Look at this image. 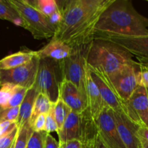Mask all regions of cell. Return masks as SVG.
I'll return each instance as SVG.
<instances>
[{"instance_id": "1", "label": "cell", "mask_w": 148, "mask_h": 148, "mask_svg": "<svg viewBox=\"0 0 148 148\" xmlns=\"http://www.w3.org/2000/svg\"><path fill=\"white\" fill-rule=\"evenodd\" d=\"M113 0H67L57 1L62 20L55 36L72 49L87 47L95 38V27Z\"/></svg>"}, {"instance_id": "2", "label": "cell", "mask_w": 148, "mask_h": 148, "mask_svg": "<svg viewBox=\"0 0 148 148\" xmlns=\"http://www.w3.org/2000/svg\"><path fill=\"white\" fill-rule=\"evenodd\" d=\"M146 35L148 18L139 13L130 0H113L97 23L95 38Z\"/></svg>"}, {"instance_id": "3", "label": "cell", "mask_w": 148, "mask_h": 148, "mask_svg": "<svg viewBox=\"0 0 148 148\" xmlns=\"http://www.w3.org/2000/svg\"><path fill=\"white\" fill-rule=\"evenodd\" d=\"M85 59L90 68L108 75L135 62L133 56L121 46L105 39L95 38L87 46Z\"/></svg>"}, {"instance_id": "4", "label": "cell", "mask_w": 148, "mask_h": 148, "mask_svg": "<svg viewBox=\"0 0 148 148\" xmlns=\"http://www.w3.org/2000/svg\"><path fill=\"white\" fill-rule=\"evenodd\" d=\"M23 20V27L28 30L37 40L53 38L56 28L52 25L48 17L32 7L27 0H8Z\"/></svg>"}, {"instance_id": "5", "label": "cell", "mask_w": 148, "mask_h": 148, "mask_svg": "<svg viewBox=\"0 0 148 148\" xmlns=\"http://www.w3.org/2000/svg\"><path fill=\"white\" fill-rule=\"evenodd\" d=\"M59 62L49 59L40 58L36 75L34 87L39 93L46 95L52 103L59 98V83L57 79V69Z\"/></svg>"}, {"instance_id": "6", "label": "cell", "mask_w": 148, "mask_h": 148, "mask_svg": "<svg viewBox=\"0 0 148 148\" xmlns=\"http://www.w3.org/2000/svg\"><path fill=\"white\" fill-rule=\"evenodd\" d=\"M86 49L87 47L73 49V52L69 57L59 62L62 80L66 79L73 83L85 98Z\"/></svg>"}, {"instance_id": "7", "label": "cell", "mask_w": 148, "mask_h": 148, "mask_svg": "<svg viewBox=\"0 0 148 148\" xmlns=\"http://www.w3.org/2000/svg\"><path fill=\"white\" fill-rule=\"evenodd\" d=\"M140 64L134 63L124 65L116 72L108 75L116 90L121 99L127 103L138 85V71Z\"/></svg>"}, {"instance_id": "8", "label": "cell", "mask_w": 148, "mask_h": 148, "mask_svg": "<svg viewBox=\"0 0 148 148\" xmlns=\"http://www.w3.org/2000/svg\"><path fill=\"white\" fill-rule=\"evenodd\" d=\"M40 58L36 56L30 62L14 69H0V86L4 84H12L30 89L36 81Z\"/></svg>"}, {"instance_id": "9", "label": "cell", "mask_w": 148, "mask_h": 148, "mask_svg": "<svg viewBox=\"0 0 148 148\" xmlns=\"http://www.w3.org/2000/svg\"><path fill=\"white\" fill-rule=\"evenodd\" d=\"M98 135L108 148H126L117 128L114 111L106 106L95 120Z\"/></svg>"}, {"instance_id": "10", "label": "cell", "mask_w": 148, "mask_h": 148, "mask_svg": "<svg viewBox=\"0 0 148 148\" xmlns=\"http://www.w3.org/2000/svg\"><path fill=\"white\" fill-rule=\"evenodd\" d=\"M88 68L90 70L92 79L99 89L106 106L114 110V112L124 113L127 115L126 103L119 95L108 75L96 69H91L89 66Z\"/></svg>"}, {"instance_id": "11", "label": "cell", "mask_w": 148, "mask_h": 148, "mask_svg": "<svg viewBox=\"0 0 148 148\" xmlns=\"http://www.w3.org/2000/svg\"><path fill=\"white\" fill-rule=\"evenodd\" d=\"M98 38L110 40L128 51L135 56L138 63L148 68V35L140 36H99Z\"/></svg>"}, {"instance_id": "12", "label": "cell", "mask_w": 148, "mask_h": 148, "mask_svg": "<svg viewBox=\"0 0 148 148\" xmlns=\"http://www.w3.org/2000/svg\"><path fill=\"white\" fill-rule=\"evenodd\" d=\"M127 116L140 127L148 128V93L147 88L139 86L127 103Z\"/></svg>"}, {"instance_id": "13", "label": "cell", "mask_w": 148, "mask_h": 148, "mask_svg": "<svg viewBox=\"0 0 148 148\" xmlns=\"http://www.w3.org/2000/svg\"><path fill=\"white\" fill-rule=\"evenodd\" d=\"M114 117L120 137L126 148H142L141 140L138 135L140 126L124 113L114 112Z\"/></svg>"}, {"instance_id": "14", "label": "cell", "mask_w": 148, "mask_h": 148, "mask_svg": "<svg viewBox=\"0 0 148 148\" xmlns=\"http://www.w3.org/2000/svg\"><path fill=\"white\" fill-rule=\"evenodd\" d=\"M59 98L72 109V112L82 114L88 108L87 98L73 83L66 79H62L59 83Z\"/></svg>"}, {"instance_id": "15", "label": "cell", "mask_w": 148, "mask_h": 148, "mask_svg": "<svg viewBox=\"0 0 148 148\" xmlns=\"http://www.w3.org/2000/svg\"><path fill=\"white\" fill-rule=\"evenodd\" d=\"M85 92L88 109L89 110L92 118L96 120L100 113L106 106L103 100L96 83L92 79L90 70L87 65V62L85 71Z\"/></svg>"}, {"instance_id": "16", "label": "cell", "mask_w": 148, "mask_h": 148, "mask_svg": "<svg viewBox=\"0 0 148 148\" xmlns=\"http://www.w3.org/2000/svg\"><path fill=\"white\" fill-rule=\"evenodd\" d=\"M39 58H49L56 62H60L69 57L73 52V49L64 42L51 38L44 47L36 51Z\"/></svg>"}, {"instance_id": "17", "label": "cell", "mask_w": 148, "mask_h": 148, "mask_svg": "<svg viewBox=\"0 0 148 148\" xmlns=\"http://www.w3.org/2000/svg\"><path fill=\"white\" fill-rule=\"evenodd\" d=\"M98 128L95 120L92 118L89 110L87 108L81 114V134L79 141L83 148H92L97 137Z\"/></svg>"}, {"instance_id": "18", "label": "cell", "mask_w": 148, "mask_h": 148, "mask_svg": "<svg viewBox=\"0 0 148 148\" xmlns=\"http://www.w3.org/2000/svg\"><path fill=\"white\" fill-rule=\"evenodd\" d=\"M81 114L71 112L64 123L62 128L57 132L59 143L80 139Z\"/></svg>"}, {"instance_id": "19", "label": "cell", "mask_w": 148, "mask_h": 148, "mask_svg": "<svg viewBox=\"0 0 148 148\" xmlns=\"http://www.w3.org/2000/svg\"><path fill=\"white\" fill-rule=\"evenodd\" d=\"M37 56L36 51L30 50L20 51L12 53L0 59V69L7 70L23 66L30 62Z\"/></svg>"}, {"instance_id": "20", "label": "cell", "mask_w": 148, "mask_h": 148, "mask_svg": "<svg viewBox=\"0 0 148 148\" xmlns=\"http://www.w3.org/2000/svg\"><path fill=\"white\" fill-rule=\"evenodd\" d=\"M38 94L39 92L34 87H32L27 90L24 100L20 106L19 116L17 121L18 128L30 122L35 101Z\"/></svg>"}, {"instance_id": "21", "label": "cell", "mask_w": 148, "mask_h": 148, "mask_svg": "<svg viewBox=\"0 0 148 148\" xmlns=\"http://www.w3.org/2000/svg\"><path fill=\"white\" fill-rule=\"evenodd\" d=\"M0 19L11 22L17 26L23 25L21 17L8 0H0Z\"/></svg>"}, {"instance_id": "22", "label": "cell", "mask_w": 148, "mask_h": 148, "mask_svg": "<svg viewBox=\"0 0 148 148\" xmlns=\"http://www.w3.org/2000/svg\"><path fill=\"white\" fill-rule=\"evenodd\" d=\"M53 104V103L51 102L50 100L46 95L42 93H39L35 101L31 118L29 122L30 125L39 115H41V114L47 115L51 110Z\"/></svg>"}, {"instance_id": "23", "label": "cell", "mask_w": 148, "mask_h": 148, "mask_svg": "<svg viewBox=\"0 0 148 148\" xmlns=\"http://www.w3.org/2000/svg\"><path fill=\"white\" fill-rule=\"evenodd\" d=\"M52 112L53 114L55 120L57 123L59 130L72 112V109L61 98H59L58 101L53 104Z\"/></svg>"}, {"instance_id": "24", "label": "cell", "mask_w": 148, "mask_h": 148, "mask_svg": "<svg viewBox=\"0 0 148 148\" xmlns=\"http://www.w3.org/2000/svg\"><path fill=\"white\" fill-rule=\"evenodd\" d=\"M27 2L40 12L46 17L51 15L53 13L59 10V4L56 0H27Z\"/></svg>"}, {"instance_id": "25", "label": "cell", "mask_w": 148, "mask_h": 148, "mask_svg": "<svg viewBox=\"0 0 148 148\" xmlns=\"http://www.w3.org/2000/svg\"><path fill=\"white\" fill-rule=\"evenodd\" d=\"M19 87L20 86L18 85L9 83L1 85L0 88V106L2 108H7L9 103Z\"/></svg>"}, {"instance_id": "26", "label": "cell", "mask_w": 148, "mask_h": 148, "mask_svg": "<svg viewBox=\"0 0 148 148\" xmlns=\"http://www.w3.org/2000/svg\"><path fill=\"white\" fill-rule=\"evenodd\" d=\"M32 132L33 130L30 127V124H26L23 127H20L14 141V148H26Z\"/></svg>"}, {"instance_id": "27", "label": "cell", "mask_w": 148, "mask_h": 148, "mask_svg": "<svg viewBox=\"0 0 148 148\" xmlns=\"http://www.w3.org/2000/svg\"><path fill=\"white\" fill-rule=\"evenodd\" d=\"M20 107L2 108L0 106V123L4 121H12L17 123L19 116Z\"/></svg>"}, {"instance_id": "28", "label": "cell", "mask_w": 148, "mask_h": 148, "mask_svg": "<svg viewBox=\"0 0 148 148\" xmlns=\"http://www.w3.org/2000/svg\"><path fill=\"white\" fill-rule=\"evenodd\" d=\"M46 132H45L33 131L27 142L26 148H43L44 146V139Z\"/></svg>"}, {"instance_id": "29", "label": "cell", "mask_w": 148, "mask_h": 148, "mask_svg": "<svg viewBox=\"0 0 148 148\" xmlns=\"http://www.w3.org/2000/svg\"><path fill=\"white\" fill-rule=\"evenodd\" d=\"M44 132L46 133H49V134L53 132H59V127H58L57 123H56L54 116H53L52 108L50 112L46 115Z\"/></svg>"}, {"instance_id": "30", "label": "cell", "mask_w": 148, "mask_h": 148, "mask_svg": "<svg viewBox=\"0 0 148 148\" xmlns=\"http://www.w3.org/2000/svg\"><path fill=\"white\" fill-rule=\"evenodd\" d=\"M19 128L17 127L8 134L0 139V148H10L14 143L18 133Z\"/></svg>"}, {"instance_id": "31", "label": "cell", "mask_w": 148, "mask_h": 148, "mask_svg": "<svg viewBox=\"0 0 148 148\" xmlns=\"http://www.w3.org/2000/svg\"><path fill=\"white\" fill-rule=\"evenodd\" d=\"M138 85L148 89V68L140 64L138 71Z\"/></svg>"}, {"instance_id": "32", "label": "cell", "mask_w": 148, "mask_h": 148, "mask_svg": "<svg viewBox=\"0 0 148 148\" xmlns=\"http://www.w3.org/2000/svg\"><path fill=\"white\" fill-rule=\"evenodd\" d=\"M46 114H41L39 115L36 119L34 120L33 123L30 124V127L33 130V131L40 132H44L45 124H46Z\"/></svg>"}, {"instance_id": "33", "label": "cell", "mask_w": 148, "mask_h": 148, "mask_svg": "<svg viewBox=\"0 0 148 148\" xmlns=\"http://www.w3.org/2000/svg\"><path fill=\"white\" fill-rule=\"evenodd\" d=\"M17 127H18L16 122L4 121V122L0 123V139L8 134Z\"/></svg>"}, {"instance_id": "34", "label": "cell", "mask_w": 148, "mask_h": 148, "mask_svg": "<svg viewBox=\"0 0 148 148\" xmlns=\"http://www.w3.org/2000/svg\"><path fill=\"white\" fill-rule=\"evenodd\" d=\"M43 148H59V143L51 134L46 133Z\"/></svg>"}, {"instance_id": "35", "label": "cell", "mask_w": 148, "mask_h": 148, "mask_svg": "<svg viewBox=\"0 0 148 148\" xmlns=\"http://www.w3.org/2000/svg\"><path fill=\"white\" fill-rule=\"evenodd\" d=\"M48 19H49L51 24L53 26H54V27L56 28L62 20V12H61L60 10H57V11L55 12L54 13H53L51 15L48 17Z\"/></svg>"}, {"instance_id": "36", "label": "cell", "mask_w": 148, "mask_h": 148, "mask_svg": "<svg viewBox=\"0 0 148 148\" xmlns=\"http://www.w3.org/2000/svg\"><path fill=\"white\" fill-rule=\"evenodd\" d=\"M59 148H83V147L82 143L79 140H73L65 143H59Z\"/></svg>"}, {"instance_id": "37", "label": "cell", "mask_w": 148, "mask_h": 148, "mask_svg": "<svg viewBox=\"0 0 148 148\" xmlns=\"http://www.w3.org/2000/svg\"><path fill=\"white\" fill-rule=\"evenodd\" d=\"M139 137L148 143V128L144 127H140L138 130Z\"/></svg>"}, {"instance_id": "38", "label": "cell", "mask_w": 148, "mask_h": 148, "mask_svg": "<svg viewBox=\"0 0 148 148\" xmlns=\"http://www.w3.org/2000/svg\"><path fill=\"white\" fill-rule=\"evenodd\" d=\"M92 148H108V147H107L106 145L104 144L103 142L101 140V139L100 138L99 135H98V137H97L96 140H95V144H94Z\"/></svg>"}, {"instance_id": "39", "label": "cell", "mask_w": 148, "mask_h": 148, "mask_svg": "<svg viewBox=\"0 0 148 148\" xmlns=\"http://www.w3.org/2000/svg\"><path fill=\"white\" fill-rule=\"evenodd\" d=\"M140 140H141V143H142V148H148V143H146L145 140H143V139L141 138H140Z\"/></svg>"}, {"instance_id": "40", "label": "cell", "mask_w": 148, "mask_h": 148, "mask_svg": "<svg viewBox=\"0 0 148 148\" xmlns=\"http://www.w3.org/2000/svg\"><path fill=\"white\" fill-rule=\"evenodd\" d=\"M14 143H13V144H12V147H10V148H14Z\"/></svg>"}, {"instance_id": "41", "label": "cell", "mask_w": 148, "mask_h": 148, "mask_svg": "<svg viewBox=\"0 0 148 148\" xmlns=\"http://www.w3.org/2000/svg\"><path fill=\"white\" fill-rule=\"evenodd\" d=\"M147 93H148V89H147Z\"/></svg>"}, {"instance_id": "42", "label": "cell", "mask_w": 148, "mask_h": 148, "mask_svg": "<svg viewBox=\"0 0 148 148\" xmlns=\"http://www.w3.org/2000/svg\"><path fill=\"white\" fill-rule=\"evenodd\" d=\"M147 2H148V1H147Z\"/></svg>"}]
</instances>
